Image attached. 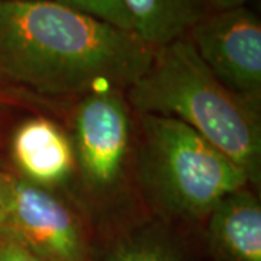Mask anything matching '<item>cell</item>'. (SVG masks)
<instances>
[{
  "label": "cell",
  "mask_w": 261,
  "mask_h": 261,
  "mask_svg": "<svg viewBox=\"0 0 261 261\" xmlns=\"http://www.w3.org/2000/svg\"><path fill=\"white\" fill-rule=\"evenodd\" d=\"M6 195H8V176L0 173V225H2L3 219H5Z\"/></svg>",
  "instance_id": "4fadbf2b"
},
{
  "label": "cell",
  "mask_w": 261,
  "mask_h": 261,
  "mask_svg": "<svg viewBox=\"0 0 261 261\" xmlns=\"http://www.w3.org/2000/svg\"><path fill=\"white\" fill-rule=\"evenodd\" d=\"M12 159L27 181L41 187L67 180L75 166L71 142L45 118L28 119L16 129Z\"/></svg>",
  "instance_id": "52a82bcc"
},
{
  "label": "cell",
  "mask_w": 261,
  "mask_h": 261,
  "mask_svg": "<svg viewBox=\"0 0 261 261\" xmlns=\"http://www.w3.org/2000/svg\"><path fill=\"white\" fill-rule=\"evenodd\" d=\"M0 261H47L29 250L9 228L0 225Z\"/></svg>",
  "instance_id": "7c38bea8"
},
{
  "label": "cell",
  "mask_w": 261,
  "mask_h": 261,
  "mask_svg": "<svg viewBox=\"0 0 261 261\" xmlns=\"http://www.w3.org/2000/svg\"><path fill=\"white\" fill-rule=\"evenodd\" d=\"M142 177L163 207L186 218L212 212L250 180L243 168L183 122L142 115Z\"/></svg>",
  "instance_id": "3957f363"
},
{
  "label": "cell",
  "mask_w": 261,
  "mask_h": 261,
  "mask_svg": "<svg viewBox=\"0 0 261 261\" xmlns=\"http://www.w3.org/2000/svg\"><path fill=\"white\" fill-rule=\"evenodd\" d=\"M113 261H178L174 252L160 241L138 240L123 245Z\"/></svg>",
  "instance_id": "8fae6325"
},
{
  "label": "cell",
  "mask_w": 261,
  "mask_h": 261,
  "mask_svg": "<svg viewBox=\"0 0 261 261\" xmlns=\"http://www.w3.org/2000/svg\"><path fill=\"white\" fill-rule=\"evenodd\" d=\"M128 90L142 115L183 122L245 171L260 180L261 126L255 106L229 92L180 38L154 49L147 71Z\"/></svg>",
  "instance_id": "7a4b0ae2"
},
{
  "label": "cell",
  "mask_w": 261,
  "mask_h": 261,
  "mask_svg": "<svg viewBox=\"0 0 261 261\" xmlns=\"http://www.w3.org/2000/svg\"><path fill=\"white\" fill-rule=\"evenodd\" d=\"M9 2H19V0H9Z\"/></svg>",
  "instance_id": "9a60e30c"
},
{
  "label": "cell",
  "mask_w": 261,
  "mask_h": 261,
  "mask_svg": "<svg viewBox=\"0 0 261 261\" xmlns=\"http://www.w3.org/2000/svg\"><path fill=\"white\" fill-rule=\"evenodd\" d=\"M67 8L77 10L87 16L102 20L115 28L132 32L129 13L123 0H56Z\"/></svg>",
  "instance_id": "30bf717a"
},
{
  "label": "cell",
  "mask_w": 261,
  "mask_h": 261,
  "mask_svg": "<svg viewBox=\"0 0 261 261\" xmlns=\"http://www.w3.org/2000/svg\"><path fill=\"white\" fill-rule=\"evenodd\" d=\"M154 49L57 2L0 0V74L49 96L129 89Z\"/></svg>",
  "instance_id": "6da1fadb"
},
{
  "label": "cell",
  "mask_w": 261,
  "mask_h": 261,
  "mask_svg": "<svg viewBox=\"0 0 261 261\" xmlns=\"http://www.w3.org/2000/svg\"><path fill=\"white\" fill-rule=\"evenodd\" d=\"M132 32L157 49L177 41L206 16L203 0H123Z\"/></svg>",
  "instance_id": "9c48e42d"
},
{
  "label": "cell",
  "mask_w": 261,
  "mask_h": 261,
  "mask_svg": "<svg viewBox=\"0 0 261 261\" xmlns=\"http://www.w3.org/2000/svg\"><path fill=\"white\" fill-rule=\"evenodd\" d=\"M130 125L119 90L89 93L74 118V157L86 181L96 189L121 177L129 149Z\"/></svg>",
  "instance_id": "8992f818"
},
{
  "label": "cell",
  "mask_w": 261,
  "mask_h": 261,
  "mask_svg": "<svg viewBox=\"0 0 261 261\" xmlns=\"http://www.w3.org/2000/svg\"><path fill=\"white\" fill-rule=\"evenodd\" d=\"M3 226L47 261H84L86 248L73 212L44 187L8 176Z\"/></svg>",
  "instance_id": "5b68a950"
},
{
  "label": "cell",
  "mask_w": 261,
  "mask_h": 261,
  "mask_svg": "<svg viewBox=\"0 0 261 261\" xmlns=\"http://www.w3.org/2000/svg\"><path fill=\"white\" fill-rule=\"evenodd\" d=\"M207 2L209 5H212L218 10H228L235 9V8H241L244 6L245 0H203Z\"/></svg>",
  "instance_id": "5bb4252c"
},
{
  "label": "cell",
  "mask_w": 261,
  "mask_h": 261,
  "mask_svg": "<svg viewBox=\"0 0 261 261\" xmlns=\"http://www.w3.org/2000/svg\"><path fill=\"white\" fill-rule=\"evenodd\" d=\"M197 56L235 96L255 106L261 96V23L244 6L219 10L190 29Z\"/></svg>",
  "instance_id": "277c9868"
},
{
  "label": "cell",
  "mask_w": 261,
  "mask_h": 261,
  "mask_svg": "<svg viewBox=\"0 0 261 261\" xmlns=\"http://www.w3.org/2000/svg\"><path fill=\"white\" fill-rule=\"evenodd\" d=\"M207 235L222 261H261V206L250 190L238 189L212 209Z\"/></svg>",
  "instance_id": "ba28073f"
}]
</instances>
